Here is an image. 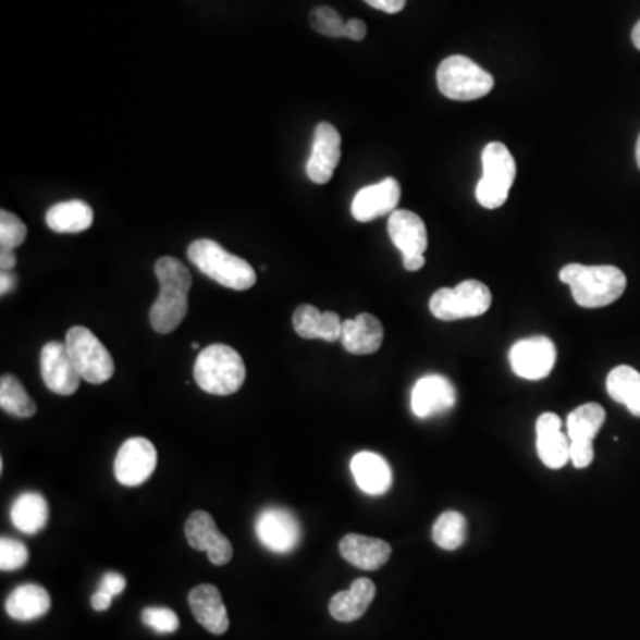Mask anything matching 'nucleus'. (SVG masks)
Here are the masks:
<instances>
[{"instance_id": "obj_1", "label": "nucleus", "mask_w": 640, "mask_h": 640, "mask_svg": "<svg viewBox=\"0 0 640 640\" xmlns=\"http://www.w3.org/2000/svg\"><path fill=\"white\" fill-rule=\"evenodd\" d=\"M159 296L150 308V324L160 335H168L184 322L189 311L193 278L179 258L162 257L156 263Z\"/></svg>"}, {"instance_id": "obj_2", "label": "nucleus", "mask_w": 640, "mask_h": 640, "mask_svg": "<svg viewBox=\"0 0 640 640\" xmlns=\"http://www.w3.org/2000/svg\"><path fill=\"white\" fill-rule=\"evenodd\" d=\"M561 282L571 288L573 299L582 308H603L616 303L626 291V276L614 266L568 263L561 269Z\"/></svg>"}, {"instance_id": "obj_3", "label": "nucleus", "mask_w": 640, "mask_h": 640, "mask_svg": "<svg viewBox=\"0 0 640 640\" xmlns=\"http://www.w3.org/2000/svg\"><path fill=\"white\" fill-rule=\"evenodd\" d=\"M187 257L205 276L232 291H249L257 283V272L244 258L232 255L210 238L190 244Z\"/></svg>"}, {"instance_id": "obj_4", "label": "nucleus", "mask_w": 640, "mask_h": 640, "mask_svg": "<svg viewBox=\"0 0 640 640\" xmlns=\"http://www.w3.org/2000/svg\"><path fill=\"white\" fill-rule=\"evenodd\" d=\"M195 379L204 392L226 397L243 389L246 365L230 345L212 344L196 358Z\"/></svg>"}, {"instance_id": "obj_5", "label": "nucleus", "mask_w": 640, "mask_h": 640, "mask_svg": "<svg viewBox=\"0 0 640 640\" xmlns=\"http://www.w3.org/2000/svg\"><path fill=\"white\" fill-rule=\"evenodd\" d=\"M436 78L443 97L456 102L479 100L495 88L493 75L465 56H451L442 61Z\"/></svg>"}, {"instance_id": "obj_6", "label": "nucleus", "mask_w": 640, "mask_h": 640, "mask_svg": "<svg viewBox=\"0 0 640 640\" xmlns=\"http://www.w3.org/2000/svg\"><path fill=\"white\" fill-rule=\"evenodd\" d=\"M516 160L502 143H490L482 151V179L477 184V201L484 209H500L515 184Z\"/></svg>"}, {"instance_id": "obj_7", "label": "nucleus", "mask_w": 640, "mask_h": 640, "mask_svg": "<svg viewBox=\"0 0 640 640\" xmlns=\"http://www.w3.org/2000/svg\"><path fill=\"white\" fill-rule=\"evenodd\" d=\"M66 349L75 369L89 384H103L114 376V359L106 345L84 325H73L66 333Z\"/></svg>"}, {"instance_id": "obj_8", "label": "nucleus", "mask_w": 640, "mask_h": 640, "mask_svg": "<svg viewBox=\"0 0 640 640\" xmlns=\"http://www.w3.org/2000/svg\"><path fill=\"white\" fill-rule=\"evenodd\" d=\"M491 301L493 296L484 283L468 280L454 288H440L434 292L429 308L436 319L452 322L484 316L485 311L490 310Z\"/></svg>"}, {"instance_id": "obj_9", "label": "nucleus", "mask_w": 640, "mask_h": 640, "mask_svg": "<svg viewBox=\"0 0 640 640\" xmlns=\"http://www.w3.org/2000/svg\"><path fill=\"white\" fill-rule=\"evenodd\" d=\"M557 361V349L546 336L519 340L509 350V364L518 378L539 381L549 378Z\"/></svg>"}, {"instance_id": "obj_10", "label": "nucleus", "mask_w": 640, "mask_h": 640, "mask_svg": "<svg viewBox=\"0 0 640 640\" xmlns=\"http://www.w3.org/2000/svg\"><path fill=\"white\" fill-rule=\"evenodd\" d=\"M157 451L146 438H131L118 451L114 476L126 488L145 484L156 471Z\"/></svg>"}, {"instance_id": "obj_11", "label": "nucleus", "mask_w": 640, "mask_h": 640, "mask_svg": "<svg viewBox=\"0 0 640 640\" xmlns=\"http://www.w3.org/2000/svg\"><path fill=\"white\" fill-rule=\"evenodd\" d=\"M258 539L267 550L274 553H291L301 543V524L291 510L267 507L255 524Z\"/></svg>"}, {"instance_id": "obj_12", "label": "nucleus", "mask_w": 640, "mask_h": 640, "mask_svg": "<svg viewBox=\"0 0 640 640\" xmlns=\"http://www.w3.org/2000/svg\"><path fill=\"white\" fill-rule=\"evenodd\" d=\"M39 369L45 386L58 395H73L81 386L83 378L75 369L63 342H49L45 345L39 356Z\"/></svg>"}, {"instance_id": "obj_13", "label": "nucleus", "mask_w": 640, "mask_h": 640, "mask_svg": "<svg viewBox=\"0 0 640 640\" xmlns=\"http://www.w3.org/2000/svg\"><path fill=\"white\" fill-rule=\"evenodd\" d=\"M185 538L190 549L207 552L213 566H224L233 557L232 543L219 532L212 516L205 510H195L185 524Z\"/></svg>"}, {"instance_id": "obj_14", "label": "nucleus", "mask_w": 640, "mask_h": 640, "mask_svg": "<svg viewBox=\"0 0 640 640\" xmlns=\"http://www.w3.org/2000/svg\"><path fill=\"white\" fill-rule=\"evenodd\" d=\"M342 137L331 123H319L313 134L310 159L306 162V175L313 184L324 185L330 182L340 162Z\"/></svg>"}, {"instance_id": "obj_15", "label": "nucleus", "mask_w": 640, "mask_h": 640, "mask_svg": "<svg viewBox=\"0 0 640 640\" xmlns=\"http://www.w3.org/2000/svg\"><path fill=\"white\" fill-rule=\"evenodd\" d=\"M456 389L448 379L429 373L418 379L411 392V409L418 418H431L454 408Z\"/></svg>"}, {"instance_id": "obj_16", "label": "nucleus", "mask_w": 640, "mask_h": 640, "mask_svg": "<svg viewBox=\"0 0 640 640\" xmlns=\"http://www.w3.org/2000/svg\"><path fill=\"white\" fill-rule=\"evenodd\" d=\"M398 201H401V184L395 179H384L378 184L359 190L353 199L350 212L359 223H370L373 219L395 212Z\"/></svg>"}, {"instance_id": "obj_17", "label": "nucleus", "mask_w": 640, "mask_h": 640, "mask_svg": "<svg viewBox=\"0 0 640 640\" xmlns=\"http://www.w3.org/2000/svg\"><path fill=\"white\" fill-rule=\"evenodd\" d=\"M538 456L550 470H561L569 461L568 434L563 432V420L555 413H543L536 423Z\"/></svg>"}, {"instance_id": "obj_18", "label": "nucleus", "mask_w": 640, "mask_h": 640, "mask_svg": "<svg viewBox=\"0 0 640 640\" xmlns=\"http://www.w3.org/2000/svg\"><path fill=\"white\" fill-rule=\"evenodd\" d=\"M189 606L196 621L213 636H223L230 628L229 611L223 596L212 583H201L189 592Z\"/></svg>"}, {"instance_id": "obj_19", "label": "nucleus", "mask_w": 640, "mask_h": 640, "mask_svg": "<svg viewBox=\"0 0 640 640\" xmlns=\"http://www.w3.org/2000/svg\"><path fill=\"white\" fill-rule=\"evenodd\" d=\"M340 555L365 571H376L389 563L392 546L383 539L367 538L359 533H349L339 544Z\"/></svg>"}, {"instance_id": "obj_20", "label": "nucleus", "mask_w": 640, "mask_h": 640, "mask_svg": "<svg viewBox=\"0 0 640 640\" xmlns=\"http://www.w3.org/2000/svg\"><path fill=\"white\" fill-rule=\"evenodd\" d=\"M384 330L381 320L370 313H359L356 319L342 324V345L350 355L369 356L378 353L383 345Z\"/></svg>"}, {"instance_id": "obj_21", "label": "nucleus", "mask_w": 640, "mask_h": 640, "mask_svg": "<svg viewBox=\"0 0 640 640\" xmlns=\"http://www.w3.org/2000/svg\"><path fill=\"white\" fill-rule=\"evenodd\" d=\"M389 233L393 246L403 253V258L426 253V223L411 210H395L390 213Z\"/></svg>"}, {"instance_id": "obj_22", "label": "nucleus", "mask_w": 640, "mask_h": 640, "mask_svg": "<svg viewBox=\"0 0 640 640\" xmlns=\"http://www.w3.org/2000/svg\"><path fill=\"white\" fill-rule=\"evenodd\" d=\"M350 473L359 490L370 496H381L392 488L393 473L389 461L373 452H358L350 461Z\"/></svg>"}, {"instance_id": "obj_23", "label": "nucleus", "mask_w": 640, "mask_h": 640, "mask_svg": "<svg viewBox=\"0 0 640 640\" xmlns=\"http://www.w3.org/2000/svg\"><path fill=\"white\" fill-rule=\"evenodd\" d=\"M292 324L297 335L306 340L336 342L342 339V320L335 311H320L316 306L301 305L294 311Z\"/></svg>"}, {"instance_id": "obj_24", "label": "nucleus", "mask_w": 640, "mask_h": 640, "mask_svg": "<svg viewBox=\"0 0 640 640\" xmlns=\"http://www.w3.org/2000/svg\"><path fill=\"white\" fill-rule=\"evenodd\" d=\"M376 598V586L369 578H358L350 589L331 598L330 614L340 623L356 621L364 616Z\"/></svg>"}, {"instance_id": "obj_25", "label": "nucleus", "mask_w": 640, "mask_h": 640, "mask_svg": "<svg viewBox=\"0 0 640 640\" xmlns=\"http://www.w3.org/2000/svg\"><path fill=\"white\" fill-rule=\"evenodd\" d=\"M52 606V600L45 587L25 583L16 587L5 600V612L15 621H35L44 617Z\"/></svg>"}, {"instance_id": "obj_26", "label": "nucleus", "mask_w": 640, "mask_h": 640, "mask_svg": "<svg viewBox=\"0 0 640 640\" xmlns=\"http://www.w3.org/2000/svg\"><path fill=\"white\" fill-rule=\"evenodd\" d=\"M47 226L56 233H78L91 229L95 212L86 201L70 199L50 207L47 212Z\"/></svg>"}, {"instance_id": "obj_27", "label": "nucleus", "mask_w": 640, "mask_h": 640, "mask_svg": "<svg viewBox=\"0 0 640 640\" xmlns=\"http://www.w3.org/2000/svg\"><path fill=\"white\" fill-rule=\"evenodd\" d=\"M11 521L20 532L33 533L41 532L49 524V504L44 495L27 491L22 493L11 505Z\"/></svg>"}, {"instance_id": "obj_28", "label": "nucleus", "mask_w": 640, "mask_h": 640, "mask_svg": "<svg viewBox=\"0 0 640 640\" xmlns=\"http://www.w3.org/2000/svg\"><path fill=\"white\" fill-rule=\"evenodd\" d=\"M605 409L596 403L583 404L580 408L569 413V442L592 443L605 423Z\"/></svg>"}, {"instance_id": "obj_29", "label": "nucleus", "mask_w": 640, "mask_h": 640, "mask_svg": "<svg viewBox=\"0 0 640 640\" xmlns=\"http://www.w3.org/2000/svg\"><path fill=\"white\" fill-rule=\"evenodd\" d=\"M0 408L16 418L35 417L38 411V406L30 398L29 393L25 392L19 379L10 373H5L0 379Z\"/></svg>"}, {"instance_id": "obj_30", "label": "nucleus", "mask_w": 640, "mask_h": 640, "mask_svg": "<svg viewBox=\"0 0 640 640\" xmlns=\"http://www.w3.org/2000/svg\"><path fill=\"white\" fill-rule=\"evenodd\" d=\"M432 539L440 549L448 550V552L461 549L466 541L465 516L457 510H445L432 527Z\"/></svg>"}, {"instance_id": "obj_31", "label": "nucleus", "mask_w": 640, "mask_h": 640, "mask_svg": "<svg viewBox=\"0 0 640 640\" xmlns=\"http://www.w3.org/2000/svg\"><path fill=\"white\" fill-rule=\"evenodd\" d=\"M639 390L640 372L628 365H619L606 378V392L616 403H628Z\"/></svg>"}, {"instance_id": "obj_32", "label": "nucleus", "mask_w": 640, "mask_h": 640, "mask_svg": "<svg viewBox=\"0 0 640 640\" xmlns=\"http://www.w3.org/2000/svg\"><path fill=\"white\" fill-rule=\"evenodd\" d=\"M310 25L328 38H345V22L333 8L319 5L310 13Z\"/></svg>"}, {"instance_id": "obj_33", "label": "nucleus", "mask_w": 640, "mask_h": 640, "mask_svg": "<svg viewBox=\"0 0 640 640\" xmlns=\"http://www.w3.org/2000/svg\"><path fill=\"white\" fill-rule=\"evenodd\" d=\"M27 238V226L15 213L2 210L0 212V246L5 249H16Z\"/></svg>"}, {"instance_id": "obj_34", "label": "nucleus", "mask_w": 640, "mask_h": 640, "mask_svg": "<svg viewBox=\"0 0 640 640\" xmlns=\"http://www.w3.org/2000/svg\"><path fill=\"white\" fill-rule=\"evenodd\" d=\"M29 561V550L22 541L16 539H0V569L2 571H16L24 568Z\"/></svg>"}, {"instance_id": "obj_35", "label": "nucleus", "mask_w": 640, "mask_h": 640, "mask_svg": "<svg viewBox=\"0 0 640 640\" xmlns=\"http://www.w3.org/2000/svg\"><path fill=\"white\" fill-rule=\"evenodd\" d=\"M143 623L157 633H175L180 619L168 606H148L141 614Z\"/></svg>"}, {"instance_id": "obj_36", "label": "nucleus", "mask_w": 640, "mask_h": 640, "mask_svg": "<svg viewBox=\"0 0 640 640\" xmlns=\"http://www.w3.org/2000/svg\"><path fill=\"white\" fill-rule=\"evenodd\" d=\"M569 461L577 468H587L594 461V446L592 443L571 442L569 445Z\"/></svg>"}, {"instance_id": "obj_37", "label": "nucleus", "mask_w": 640, "mask_h": 640, "mask_svg": "<svg viewBox=\"0 0 640 640\" xmlns=\"http://www.w3.org/2000/svg\"><path fill=\"white\" fill-rule=\"evenodd\" d=\"M126 580L123 575L120 573H106L103 575L102 580L98 583V589L100 591L107 592V594H111L112 598L118 596V594H122L125 591Z\"/></svg>"}, {"instance_id": "obj_38", "label": "nucleus", "mask_w": 640, "mask_h": 640, "mask_svg": "<svg viewBox=\"0 0 640 640\" xmlns=\"http://www.w3.org/2000/svg\"><path fill=\"white\" fill-rule=\"evenodd\" d=\"M367 4L372 5L373 10L384 11L390 15L401 13L406 5V0H365Z\"/></svg>"}, {"instance_id": "obj_39", "label": "nucleus", "mask_w": 640, "mask_h": 640, "mask_svg": "<svg viewBox=\"0 0 640 640\" xmlns=\"http://www.w3.org/2000/svg\"><path fill=\"white\" fill-rule=\"evenodd\" d=\"M367 36V25L361 20L353 19L345 22V38L353 39V41H361Z\"/></svg>"}, {"instance_id": "obj_40", "label": "nucleus", "mask_w": 640, "mask_h": 640, "mask_svg": "<svg viewBox=\"0 0 640 640\" xmlns=\"http://www.w3.org/2000/svg\"><path fill=\"white\" fill-rule=\"evenodd\" d=\"M112 605V596L111 594H107V592L100 591L97 589V592L91 596V606L97 612H106L111 608Z\"/></svg>"}, {"instance_id": "obj_41", "label": "nucleus", "mask_w": 640, "mask_h": 640, "mask_svg": "<svg viewBox=\"0 0 640 640\" xmlns=\"http://www.w3.org/2000/svg\"><path fill=\"white\" fill-rule=\"evenodd\" d=\"M16 286V276L11 271H2L0 274V294L5 296V294H10V292L15 291Z\"/></svg>"}, {"instance_id": "obj_42", "label": "nucleus", "mask_w": 640, "mask_h": 640, "mask_svg": "<svg viewBox=\"0 0 640 640\" xmlns=\"http://www.w3.org/2000/svg\"><path fill=\"white\" fill-rule=\"evenodd\" d=\"M16 266V255L13 249H0V269L2 271H13Z\"/></svg>"}, {"instance_id": "obj_43", "label": "nucleus", "mask_w": 640, "mask_h": 640, "mask_svg": "<svg viewBox=\"0 0 640 640\" xmlns=\"http://www.w3.org/2000/svg\"><path fill=\"white\" fill-rule=\"evenodd\" d=\"M403 262L406 271H420L426 266V257L423 255H413V257H404Z\"/></svg>"}, {"instance_id": "obj_44", "label": "nucleus", "mask_w": 640, "mask_h": 640, "mask_svg": "<svg viewBox=\"0 0 640 640\" xmlns=\"http://www.w3.org/2000/svg\"><path fill=\"white\" fill-rule=\"evenodd\" d=\"M625 406L633 417L640 418V390L630 398V401H628V403L625 404Z\"/></svg>"}, {"instance_id": "obj_45", "label": "nucleus", "mask_w": 640, "mask_h": 640, "mask_svg": "<svg viewBox=\"0 0 640 640\" xmlns=\"http://www.w3.org/2000/svg\"><path fill=\"white\" fill-rule=\"evenodd\" d=\"M631 41L636 45V49L640 50V20L639 24L633 27V33H631Z\"/></svg>"}, {"instance_id": "obj_46", "label": "nucleus", "mask_w": 640, "mask_h": 640, "mask_svg": "<svg viewBox=\"0 0 640 640\" xmlns=\"http://www.w3.org/2000/svg\"><path fill=\"white\" fill-rule=\"evenodd\" d=\"M636 156H637V164H639V168H640V136H639V141H637Z\"/></svg>"}, {"instance_id": "obj_47", "label": "nucleus", "mask_w": 640, "mask_h": 640, "mask_svg": "<svg viewBox=\"0 0 640 640\" xmlns=\"http://www.w3.org/2000/svg\"><path fill=\"white\" fill-rule=\"evenodd\" d=\"M190 347H193V349L195 350H199V344H193L190 345Z\"/></svg>"}]
</instances>
